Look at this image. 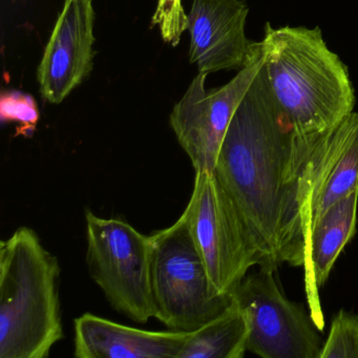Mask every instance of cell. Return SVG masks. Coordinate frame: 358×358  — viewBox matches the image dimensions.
Listing matches in <instances>:
<instances>
[{
    "mask_svg": "<svg viewBox=\"0 0 358 358\" xmlns=\"http://www.w3.org/2000/svg\"><path fill=\"white\" fill-rule=\"evenodd\" d=\"M301 164L263 66L236 108L215 173L255 236L261 267H303L308 236L299 198Z\"/></svg>",
    "mask_w": 358,
    "mask_h": 358,
    "instance_id": "cell-1",
    "label": "cell"
},
{
    "mask_svg": "<svg viewBox=\"0 0 358 358\" xmlns=\"http://www.w3.org/2000/svg\"><path fill=\"white\" fill-rule=\"evenodd\" d=\"M261 45L274 101L295 136L330 131L353 113L347 66L327 47L318 27L274 29L267 22Z\"/></svg>",
    "mask_w": 358,
    "mask_h": 358,
    "instance_id": "cell-2",
    "label": "cell"
},
{
    "mask_svg": "<svg viewBox=\"0 0 358 358\" xmlns=\"http://www.w3.org/2000/svg\"><path fill=\"white\" fill-rule=\"evenodd\" d=\"M60 265L32 228L0 243V358H47L64 339Z\"/></svg>",
    "mask_w": 358,
    "mask_h": 358,
    "instance_id": "cell-3",
    "label": "cell"
},
{
    "mask_svg": "<svg viewBox=\"0 0 358 358\" xmlns=\"http://www.w3.org/2000/svg\"><path fill=\"white\" fill-rule=\"evenodd\" d=\"M150 236L155 318L169 330L196 331L234 303V294L213 288L185 213Z\"/></svg>",
    "mask_w": 358,
    "mask_h": 358,
    "instance_id": "cell-4",
    "label": "cell"
},
{
    "mask_svg": "<svg viewBox=\"0 0 358 358\" xmlns=\"http://www.w3.org/2000/svg\"><path fill=\"white\" fill-rule=\"evenodd\" d=\"M186 217L211 284L221 294H234L248 270L263 265L247 224L215 171H196Z\"/></svg>",
    "mask_w": 358,
    "mask_h": 358,
    "instance_id": "cell-5",
    "label": "cell"
},
{
    "mask_svg": "<svg viewBox=\"0 0 358 358\" xmlns=\"http://www.w3.org/2000/svg\"><path fill=\"white\" fill-rule=\"evenodd\" d=\"M87 264L90 275L113 309L138 324L155 318L150 288V236L120 219L87 209Z\"/></svg>",
    "mask_w": 358,
    "mask_h": 358,
    "instance_id": "cell-6",
    "label": "cell"
},
{
    "mask_svg": "<svg viewBox=\"0 0 358 358\" xmlns=\"http://www.w3.org/2000/svg\"><path fill=\"white\" fill-rule=\"evenodd\" d=\"M275 270L259 267L234 291L248 322L247 351L263 358H320L317 328L303 305L285 296Z\"/></svg>",
    "mask_w": 358,
    "mask_h": 358,
    "instance_id": "cell-7",
    "label": "cell"
},
{
    "mask_svg": "<svg viewBox=\"0 0 358 358\" xmlns=\"http://www.w3.org/2000/svg\"><path fill=\"white\" fill-rule=\"evenodd\" d=\"M261 43H253L246 66L227 85L206 90L199 73L169 117L171 129L194 171H213L236 108L263 66Z\"/></svg>",
    "mask_w": 358,
    "mask_h": 358,
    "instance_id": "cell-8",
    "label": "cell"
},
{
    "mask_svg": "<svg viewBox=\"0 0 358 358\" xmlns=\"http://www.w3.org/2000/svg\"><path fill=\"white\" fill-rule=\"evenodd\" d=\"M299 198L308 244L314 224L358 188V113L322 134L299 173ZM308 249V247H307Z\"/></svg>",
    "mask_w": 358,
    "mask_h": 358,
    "instance_id": "cell-9",
    "label": "cell"
},
{
    "mask_svg": "<svg viewBox=\"0 0 358 358\" xmlns=\"http://www.w3.org/2000/svg\"><path fill=\"white\" fill-rule=\"evenodd\" d=\"M93 0H64L37 71L41 96L59 104L94 66Z\"/></svg>",
    "mask_w": 358,
    "mask_h": 358,
    "instance_id": "cell-10",
    "label": "cell"
},
{
    "mask_svg": "<svg viewBox=\"0 0 358 358\" xmlns=\"http://www.w3.org/2000/svg\"><path fill=\"white\" fill-rule=\"evenodd\" d=\"M249 8L243 0H194L187 15L189 57L199 73L242 70L252 51L245 34Z\"/></svg>",
    "mask_w": 358,
    "mask_h": 358,
    "instance_id": "cell-11",
    "label": "cell"
},
{
    "mask_svg": "<svg viewBox=\"0 0 358 358\" xmlns=\"http://www.w3.org/2000/svg\"><path fill=\"white\" fill-rule=\"evenodd\" d=\"M192 332L148 331L93 313L74 320L77 358H179Z\"/></svg>",
    "mask_w": 358,
    "mask_h": 358,
    "instance_id": "cell-12",
    "label": "cell"
},
{
    "mask_svg": "<svg viewBox=\"0 0 358 358\" xmlns=\"http://www.w3.org/2000/svg\"><path fill=\"white\" fill-rule=\"evenodd\" d=\"M358 188L333 205L314 224L305 266L306 294L310 316L318 330L324 327L318 289L324 286L345 245L355 234Z\"/></svg>",
    "mask_w": 358,
    "mask_h": 358,
    "instance_id": "cell-13",
    "label": "cell"
},
{
    "mask_svg": "<svg viewBox=\"0 0 358 358\" xmlns=\"http://www.w3.org/2000/svg\"><path fill=\"white\" fill-rule=\"evenodd\" d=\"M248 333L246 316L234 296L223 313L192 331L179 358H243Z\"/></svg>",
    "mask_w": 358,
    "mask_h": 358,
    "instance_id": "cell-14",
    "label": "cell"
},
{
    "mask_svg": "<svg viewBox=\"0 0 358 358\" xmlns=\"http://www.w3.org/2000/svg\"><path fill=\"white\" fill-rule=\"evenodd\" d=\"M320 358H358V315L345 310L336 314Z\"/></svg>",
    "mask_w": 358,
    "mask_h": 358,
    "instance_id": "cell-15",
    "label": "cell"
},
{
    "mask_svg": "<svg viewBox=\"0 0 358 358\" xmlns=\"http://www.w3.org/2000/svg\"><path fill=\"white\" fill-rule=\"evenodd\" d=\"M0 115L3 122L20 123L17 135L31 137L39 119L36 102L22 92H7L0 100Z\"/></svg>",
    "mask_w": 358,
    "mask_h": 358,
    "instance_id": "cell-16",
    "label": "cell"
},
{
    "mask_svg": "<svg viewBox=\"0 0 358 358\" xmlns=\"http://www.w3.org/2000/svg\"><path fill=\"white\" fill-rule=\"evenodd\" d=\"M152 24L158 27L165 43L177 47L182 35L187 30V15L181 0H158Z\"/></svg>",
    "mask_w": 358,
    "mask_h": 358,
    "instance_id": "cell-17",
    "label": "cell"
}]
</instances>
